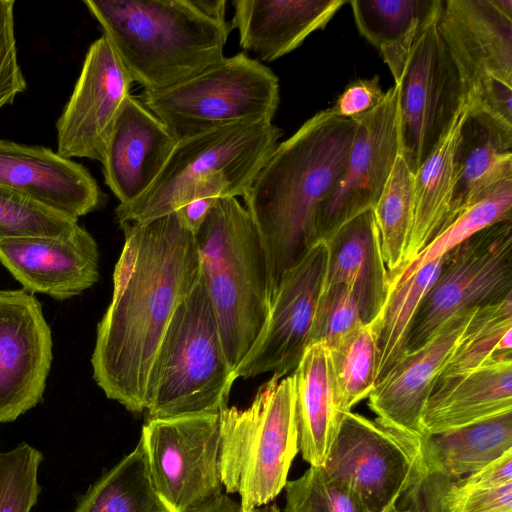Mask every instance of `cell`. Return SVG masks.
<instances>
[{
  "instance_id": "cell-1",
  "label": "cell",
  "mask_w": 512,
  "mask_h": 512,
  "mask_svg": "<svg viewBox=\"0 0 512 512\" xmlns=\"http://www.w3.org/2000/svg\"><path fill=\"white\" fill-rule=\"evenodd\" d=\"M111 302L97 326L93 379L128 411H145L158 354L181 302L201 277L194 232L179 210L124 223Z\"/></svg>"
},
{
  "instance_id": "cell-2",
  "label": "cell",
  "mask_w": 512,
  "mask_h": 512,
  "mask_svg": "<svg viewBox=\"0 0 512 512\" xmlns=\"http://www.w3.org/2000/svg\"><path fill=\"white\" fill-rule=\"evenodd\" d=\"M356 118L317 112L277 148L243 197L259 233L269 301L284 273L317 243L316 215L344 172Z\"/></svg>"
},
{
  "instance_id": "cell-3",
  "label": "cell",
  "mask_w": 512,
  "mask_h": 512,
  "mask_svg": "<svg viewBox=\"0 0 512 512\" xmlns=\"http://www.w3.org/2000/svg\"><path fill=\"white\" fill-rule=\"evenodd\" d=\"M133 82L166 89L221 60L231 28L190 0H84Z\"/></svg>"
},
{
  "instance_id": "cell-4",
  "label": "cell",
  "mask_w": 512,
  "mask_h": 512,
  "mask_svg": "<svg viewBox=\"0 0 512 512\" xmlns=\"http://www.w3.org/2000/svg\"><path fill=\"white\" fill-rule=\"evenodd\" d=\"M272 122L234 123L179 141L151 186L115 209L119 225L145 222L198 198L244 197L279 144Z\"/></svg>"
},
{
  "instance_id": "cell-5",
  "label": "cell",
  "mask_w": 512,
  "mask_h": 512,
  "mask_svg": "<svg viewBox=\"0 0 512 512\" xmlns=\"http://www.w3.org/2000/svg\"><path fill=\"white\" fill-rule=\"evenodd\" d=\"M201 277L233 371L249 353L269 310V275L262 242L248 211L218 198L196 231Z\"/></svg>"
},
{
  "instance_id": "cell-6",
  "label": "cell",
  "mask_w": 512,
  "mask_h": 512,
  "mask_svg": "<svg viewBox=\"0 0 512 512\" xmlns=\"http://www.w3.org/2000/svg\"><path fill=\"white\" fill-rule=\"evenodd\" d=\"M298 451L292 374L272 376L248 407L220 412L222 484L240 496L242 512L269 504L282 491Z\"/></svg>"
},
{
  "instance_id": "cell-7",
  "label": "cell",
  "mask_w": 512,
  "mask_h": 512,
  "mask_svg": "<svg viewBox=\"0 0 512 512\" xmlns=\"http://www.w3.org/2000/svg\"><path fill=\"white\" fill-rule=\"evenodd\" d=\"M200 277L173 314L155 367L147 420L218 414L236 380Z\"/></svg>"
},
{
  "instance_id": "cell-8",
  "label": "cell",
  "mask_w": 512,
  "mask_h": 512,
  "mask_svg": "<svg viewBox=\"0 0 512 512\" xmlns=\"http://www.w3.org/2000/svg\"><path fill=\"white\" fill-rule=\"evenodd\" d=\"M438 27L467 115L512 136V0H442Z\"/></svg>"
},
{
  "instance_id": "cell-9",
  "label": "cell",
  "mask_w": 512,
  "mask_h": 512,
  "mask_svg": "<svg viewBox=\"0 0 512 512\" xmlns=\"http://www.w3.org/2000/svg\"><path fill=\"white\" fill-rule=\"evenodd\" d=\"M139 99L179 141L234 123L272 122L279 80L257 59L238 53L166 89L143 90Z\"/></svg>"
},
{
  "instance_id": "cell-10",
  "label": "cell",
  "mask_w": 512,
  "mask_h": 512,
  "mask_svg": "<svg viewBox=\"0 0 512 512\" xmlns=\"http://www.w3.org/2000/svg\"><path fill=\"white\" fill-rule=\"evenodd\" d=\"M512 296V219L476 232L449 251L414 315L407 352L428 342L451 317Z\"/></svg>"
},
{
  "instance_id": "cell-11",
  "label": "cell",
  "mask_w": 512,
  "mask_h": 512,
  "mask_svg": "<svg viewBox=\"0 0 512 512\" xmlns=\"http://www.w3.org/2000/svg\"><path fill=\"white\" fill-rule=\"evenodd\" d=\"M139 441L168 512H194L223 494L220 413L146 420Z\"/></svg>"
},
{
  "instance_id": "cell-12",
  "label": "cell",
  "mask_w": 512,
  "mask_h": 512,
  "mask_svg": "<svg viewBox=\"0 0 512 512\" xmlns=\"http://www.w3.org/2000/svg\"><path fill=\"white\" fill-rule=\"evenodd\" d=\"M442 0L423 24L396 86L401 154L412 174L466 108L456 66L438 27Z\"/></svg>"
},
{
  "instance_id": "cell-13",
  "label": "cell",
  "mask_w": 512,
  "mask_h": 512,
  "mask_svg": "<svg viewBox=\"0 0 512 512\" xmlns=\"http://www.w3.org/2000/svg\"><path fill=\"white\" fill-rule=\"evenodd\" d=\"M420 444L349 411L322 467L331 479L352 490L368 512H386L412 484Z\"/></svg>"
},
{
  "instance_id": "cell-14",
  "label": "cell",
  "mask_w": 512,
  "mask_h": 512,
  "mask_svg": "<svg viewBox=\"0 0 512 512\" xmlns=\"http://www.w3.org/2000/svg\"><path fill=\"white\" fill-rule=\"evenodd\" d=\"M356 119L344 172L318 207L317 242H326L342 225L374 207L401 152L396 85L376 107Z\"/></svg>"
},
{
  "instance_id": "cell-15",
  "label": "cell",
  "mask_w": 512,
  "mask_h": 512,
  "mask_svg": "<svg viewBox=\"0 0 512 512\" xmlns=\"http://www.w3.org/2000/svg\"><path fill=\"white\" fill-rule=\"evenodd\" d=\"M326 261V243L319 241L284 273L263 330L234 371L236 378L272 372L273 377L282 379L295 370L310 345L325 284Z\"/></svg>"
},
{
  "instance_id": "cell-16",
  "label": "cell",
  "mask_w": 512,
  "mask_h": 512,
  "mask_svg": "<svg viewBox=\"0 0 512 512\" xmlns=\"http://www.w3.org/2000/svg\"><path fill=\"white\" fill-rule=\"evenodd\" d=\"M133 83L108 39L89 47L74 90L56 123L57 153L103 161L106 145Z\"/></svg>"
},
{
  "instance_id": "cell-17",
  "label": "cell",
  "mask_w": 512,
  "mask_h": 512,
  "mask_svg": "<svg viewBox=\"0 0 512 512\" xmlns=\"http://www.w3.org/2000/svg\"><path fill=\"white\" fill-rule=\"evenodd\" d=\"M52 347L37 298L24 289L0 290V423L16 420L42 400Z\"/></svg>"
},
{
  "instance_id": "cell-18",
  "label": "cell",
  "mask_w": 512,
  "mask_h": 512,
  "mask_svg": "<svg viewBox=\"0 0 512 512\" xmlns=\"http://www.w3.org/2000/svg\"><path fill=\"white\" fill-rule=\"evenodd\" d=\"M474 309L451 317L374 386L368 406L379 425L416 444L425 438L421 426L424 406Z\"/></svg>"
},
{
  "instance_id": "cell-19",
  "label": "cell",
  "mask_w": 512,
  "mask_h": 512,
  "mask_svg": "<svg viewBox=\"0 0 512 512\" xmlns=\"http://www.w3.org/2000/svg\"><path fill=\"white\" fill-rule=\"evenodd\" d=\"M0 262L31 292L67 300L99 278V251L93 236L78 225L69 235L0 240Z\"/></svg>"
},
{
  "instance_id": "cell-20",
  "label": "cell",
  "mask_w": 512,
  "mask_h": 512,
  "mask_svg": "<svg viewBox=\"0 0 512 512\" xmlns=\"http://www.w3.org/2000/svg\"><path fill=\"white\" fill-rule=\"evenodd\" d=\"M0 186L78 219L96 210L103 193L81 164L52 149L0 140Z\"/></svg>"
},
{
  "instance_id": "cell-21",
  "label": "cell",
  "mask_w": 512,
  "mask_h": 512,
  "mask_svg": "<svg viewBox=\"0 0 512 512\" xmlns=\"http://www.w3.org/2000/svg\"><path fill=\"white\" fill-rule=\"evenodd\" d=\"M175 138L140 99L128 95L110 133L102 171L119 204L141 196L168 160Z\"/></svg>"
},
{
  "instance_id": "cell-22",
  "label": "cell",
  "mask_w": 512,
  "mask_h": 512,
  "mask_svg": "<svg viewBox=\"0 0 512 512\" xmlns=\"http://www.w3.org/2000/svg\"><path fill=\"white\" fill-rule=\"evenodd\" d=\"M345 0H233L232 28L239 44L262 61H274L324 29Z\"/></svg>"
},
{
  "instance_id": "cell-23",
  "label": "cell",
  "mask_w": 512,
  "mask_h": 512,
  "mask_svg": "<svg viewBox=\"0 0 512 512\" xmlns=\"http://www.w3.org/2000/svg\"><path fill=\"white\" fill-rule=\"evenodd\" d=\"M325 243L324 287H347L363 323L373 322L386 300L388 272L372 209L342 225Z\"/></svg>"
},
{
  "instance_id": "cell-24",
  "label": "cell",
  "mask_w": 512,
  "mask_h": 512,
  "mask_svg": "<svg viewBox=\"0 0 512 512\" xmlns=\"http://www.w3.org/2000/svg\"><path fill=\"white\" fill-rule=\"evenodd\" d=\"M512 411V359L435 384L424 406L425 437Z\"/></svg>"
},
{
  "instance_id": "cell-25",
  "label": "cell",
  "mask_w": 512,
  "mask_h": 512,
  "mask_svg": "<svg viewBox=\"0 0 512 512\" xmlns=\"http://www.w3.org/2000/svg\"><path fill=\"white\" fill-rule=\"evenodd\" d=\"M291 374L299 450L310 466H324L345 414L329 348L324 343L310 344Z\"/></svg>"
},
{
  "instance_id": "cell-26",
  "label": "cell",
  "mask_w": 512,
  "mask_h": 512,
  "mask_svg": "<svg viewBox=\"0 0 512 512\" xmlns=\"http://www.w3.org/2000/svg\"><path fill=\"white\" fill-rule=\"evenodd\" d=\"M466 115L465 108L413 174V220L400 268L413 260L449 223L456 183L455 155Z\"/></svg>"
},
{
  "instance_id": "cell-27",
  "label": "cell",
  "mask_w": 512,
  "mask_h": 512,
  "mask_svg": "<svg viewBox=\"0 0 512 512\" xmlns=\"http://www.w3.org/2000/svg\"><path fill=\"white\" fill-rule=\"evenodd\" d=\"M455 164L456 183L449 223L499 185L512 180V138L466 115Z\"/></svg>"
},
{
  "instance_id": "cell-28",
  "label": "cell",
  "mask_w": 512,
  "mask_h": 512,
  "mask_svg": "<svg viewBox=\"0 0 512 512\" xmlns=\"http://www.w3.org/2000/svg\"><path fill=\"white\" fill-rule=\"evenodd\" d=\"M512 449V411L432 434L420 444L423 462L456 481Z\"/></svg>"
},
{
  "instance_id": "cell-29",
  "label": "cell",
  "mask_w": 512,
  "mask_h": 512,
  "mask_svg": "<svg viewBox=\"0 0 512 512\" xmlns=\"http://www.w3.org/2000/svg\"><path fill=\"white\" fill-rule=\"evenodd\" d=\"M359 33L374 46L399 83L411 48L438 0H351Z\"/></svg>"
},
{
  "instance_id": "cell-30",
  "label": "cell",
  "mask_w": 512,
  "mask_h": 512,
  "mask_svg": "<svg viewBox=\"0 0 512 512\" xmlns=\"http://www.w3.org/2000/svg\"><path fill=\"white\" fill-rule=\"evenodd\" d=\"M444 257L422 266L388 290L383 308L372 322L378 349L376 384L407 353V341L414 315L422 298L436 279Z\"/></svg>"
},
{
  "instance_id": "cell-31",
  "label": "cell",
  "mask_w": 512,
  "mask_h": 512,
  "mask_svg": "<svg viewBox=\"0 0 512 512\" xmlns=\"http://www.w3.org/2000/svg\"><path fill=\"white\" fill-rule=\"evenodd\" d=\"M511 334L512 296L475 308L436 383L495 361L512 359Z\"/></svg>"
},
{
  "instance_id": "cell-32",
  "label": "cell",
  "mask_w": 512,
  "mask_h": 512,
  "mask_svg": "<svg viewBox=\"0 0 512 512\" xmlns=\"http://www.w3.org/2000/svg\"><path fill=\"white\" fill-rule=\"evenodd\" d=\"M75 512H168L152 484L140 441L91 486Z\"/></svg>"
},
{
  "instance_id": "cell-33",
  "label": "cell",
  "mask_w": 512,
  "mask_h": 512,
  "mask_svg": "<svg viewBox=\"0 0 512 512\" xmlns=\"http://www.w3.org/2000/svg\"><path fill=\"white\" fill-rule=\"evenodd\" d=\"M372 211L388 280L403 264L413 220V174L401 153Z\"/></svg>"
},
{
  "instance_id": "cell-34",
  "label": "cell",
  "mask_w": 512,
  "mask_h": 512,
  "mask_svg": "<svg viewBox=\"0 0 512 512\" xmlns=\"http://www.w3.org/2000/svg\"><path fill=\"white\" fill-rule=\"evenodd\" d=\"M508 219H512V180L460 212L413 260L388 278V290L422 266L445 256L476 232Z\"/></svg>"
},
{
  "instance_id": "cell-35",
  "label": "cell",
  "mask_w": 512,
  "mask_h": 512,
  "mask_svg": "<svg viewBox=\"0 0 512 512\" xmlns=\"http://www.w3.org/2000/svg\"><path fill=\"white\" fill-rule=\"evenodd\" d=\"M330 350L344 413L368 398L376 384L378 349L373 323L363 324Z\"/></svg>"
},
{
  "instance_id": "cell-36",
  "label": "cell",
  "mask_w": 512,
  "mask_h": 512,
  "mask_svg": "<svg viewBox=\"0 0 512 512\" xmlns=\"http://www.w3.org/2000/svg\"><path fill=\"white\" fill-rule=\"evenodd\" d=\"M78 219L54 211L32 198L0 186V240L72 233Z\"/></svg>"
},
{
  "instance_id": "cell-37",
  "label": "cell",
  "mask_w": 512,
  "mask_h": 512,
  "mask_svg": "<svg viewBox=\"0 0 512 512\" xmlns=\"http://www.w3.org/2000/svg\"><path fill=\"white\" fill-rule=\"evenodd\" d=\"M284 512H368L360 498L331 479L322 466H310L285 485Z\"/></svg>"
},
{
  "instance_id": "cell-38",
  "label": "cell",
  "mask_w": 512,
  "mask_h": 512,
  "mask_svg": "<svg viewBox=\"0 0 512 512\" xmlns=\"http://www.w3.org/2000/svg\"><path fill=\"white\" fill-rule=\"evenodd\" d=\"M42 460V453L25 442L0 453V512L31 511L41 492Z\"/></svg>"
},
{
  "instance_id": "cell-39",
  "label": "cell",
  "mask_w": 512,
  "mask_h": 512,
  "mask_svg": "<svg viewBox=\"0 0 512 512\" xmlns=\"http://www.w3.org/2000/svg\"><path fill=\"white\" fill-rule=\"evenodd\" d=\"M363 324L357 303L347 287H324L316 309L310 344L324 343L333 349Z\"/></svg>"
},
{
  "instance_id": "cell-40",
  "label": "cell",
  "mask_w": 512,
  "mask_h": 512,
  "mask_svg": "<svg viewBox=\"0 0 512 512\" xmlns=\"http://www.w3.org/2000/svg\"><path fill=\"white\" fill-rule=\"evenodd\" d=\"M14 0H0V109L26 89L15 37Z\"/></svg>"
},
{
  "instance_id": "cell-41",
  "label": "cell",
  "mask_w": 512,
  "mask_h": 512,
  "mask_svg": "<svg viewBox=\"0 0 512 512\" xmlns=\"http://www.w3.org/2000/svg\"><path fill=\"white\" fill-rule=\"evenodd\" d=\"M445 512H512V482L498 488L461 490L453 483Z\"/></svg>"
},
{
  "instance_id": "cell-42",
  "label": "cell",
  "mask_w": 512,
  "mask_h": 512,
  "mask_svg": "<svg viewBox=\"0 0 512 512\" xmlns=\"http://www.w3.org/2000/svg\"><path fill=\"white\" fill-rule=\"evenodd\" d=\"M384 95L379 76L374 75L349 83L330 108L339 117L356 118L376 107Z\"/></svg>"
},
{
  "instance_id": "cell-43",
  "label": "cell",
  "mask_w": 512,
  "mask_h": 512,
  "mask_svg": "<svg viewBox=\"0 0 512 512\" xmlns=\"http://www.w3.org/2000/svg\"><path fill=\"white\" fill-rule=\"evenodd\" d=\"M512 482V449L478 471L453 482L461 490L498 488Z\"/></svg>"
},
{
  "instance_id": "cell-44",
  "label": "cell",
  "mask_w": 512,
  "mask_h": 512,
  "mask_svg": "<svg viewBox=\"0 0 512 512\" xmlns=\"http://www.w3.org/2000/svg\"><path fill=\"white\" fill-rule=\"evenodd\" d=\"M218 198H198L179 209L186 224L196 233Z\"/></svg>"
},
{
  "instance_id": "cell-45",
  "label": "cell",
  "mask_w": 512,
  "mask_h": 512,
  "mask_svg": "<svg viewBox=\"0 0 512 512\" xmlns=\"http://www.w3.org/2000/svg\"><path fill=\"white\" fill-rule=\"evenodd\" d=\"M191 4L203 15L211 20L226 23V1L225 0H190Z\"/></svg>"
},
{
  "instance_id": "cell-46",
  "label": "cell",
  "mask_w": 512,
  "mask_h": 512,
  "mask_svg": "<svg viewBox=\"0 0 512 512\" xmlns=\"http://www.w3.org/2000/svg\"><path fill=\"white\" fill-rule=\"evenodd\" d=\"M194 512H242L240 504L223 493L216 501Z\"/></svg>"
},
{
  "instance_id": "cell-47",
  "label": "cell",
  "mask_w": 512,
  "mask_h": 512,
  "mask_svg": "<svg viewBox=\"0 0 512 512\" xmlns=\"http://www.w3.org/2000/svg\"><path fill=\"white\" fill-rule=\"evenodd\" d=\"M248 512H281V510L275 504H266L260 507H256Z\"/></svg>"
},
{
  "instance_id": "cell-48",
  "label": "cell",
  "mask_w": 512,
  "mask_h": 512,
  "mask_svg": "<svg viewBox=\"0 0 512 512\" xmlns=\"http://www.w3.org/2000/svg\"><path fill=\"white\" fill-rule=\"evenodd\" d=\"M394 512H408L406 510H401V509H398L396 506H395V509H394Z\"/></svg>"
},
{
  "instance_id": "cell-49",
  "label": "cell",
  "mask_w": 512,
  "mask_h": 512,
  "mask_svg": "<svg viewBox=\"0 0 512 512\" xmlns=\"http://www.w3.org/2000/svg\"><path fill=\"white\" fill-rule=\"evenodd\" d=\"M394 509H395V506L391 507L390 509H388L386 512H394Z\"/></svg>"
}]
</instances>
